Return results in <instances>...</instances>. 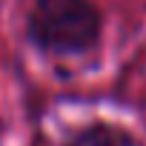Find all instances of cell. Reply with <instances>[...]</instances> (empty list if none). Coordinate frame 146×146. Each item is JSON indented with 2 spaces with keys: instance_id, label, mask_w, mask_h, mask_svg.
<instances>
[{
  "instance_id": "cell-1",
  "label": "cell",
  "mask_w": 146,
  "mask_h": 146,
  "mask_svg": "<svg viewBox=\"0 0 146 146\" xmlns=\"http://www.w3.org/2000/svg\"><path fill=\"white\" fill-rule=\"evenodd\" d=\"M29 37L49 54H80L100 37V12L92 0H35Z\"/></svg>"
},
{
  "instance_id": "cell-2",
  "label": "cell",
  "mask_w": 146,
  "mask_h": 146,
  "mask_svg": "<svg viewBox=\"0 0 146 146\" xmlns=\"http://www.w3.org/2000/svg\"><path fill=\"white\" fill-rule=\"evenodd\" d=\"M69 146H137V140L117 126L98 123V126H89L86 132H80Z\"/></svg>"
}]
</instances>
